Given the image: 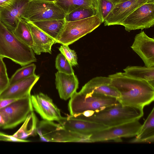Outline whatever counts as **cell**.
<instances>
[{"mask_svg":"<svg viewBox=\"0 0 154 154\" xmlns=\"http://www.w3.org/2000/svg\"><path fill=\"white\" fill-rule=\"evenodd\" d=\"M114 4L109 0H98V15L102 23L104 22Z\"/></svg>","mask_w":154,"mask_h":154,"instance_id":"f1b7e54d","label":"cell"},{"mask_svg":"<svg viewBox=\"0 0 154 154\" xmlns=\"http://www.w3.org/2000/svg\"><path fill=\"white\" fill-rule=\"evenodd\" d=\"M26 21L32 34L33 42L32 48L34 53L37 55H40L41 53L51 54L52 47L56 43V41L32 22Z\"/></svg>","mask_w":154,"mask_h":154,"instance_id":"d6986e66","label":"cell"},{"mask_svg":"<svg viewBox=\"0 0 154 154\" xmlns=\"http://www.w3.org/2000/svg\"><path fill=\"white\" fill-rule=\"evenodd\" d=\"M98 14L96 9L91 7L83 8L74 10L65 15L66 21L70 22L80 20Z\"/></svg>","mask_w":154,"mask_h":154,"instance_id":"484cf974","label":"cell"},{"mask_svg":"<svg viewBox=\"0 0 154 154\" xmlns=\"http://www.w3.org/2000/svg\"><path fill=\"white\" fill-rule=\"evenodd\" d=\"M55 66L59 72L69 74H74L72 66L61 53L58 54L56 57Z\"/></svg>","mask_w":154,"mask_h":154,"instance_id":"83f0119b","label":"cell"},{"mask_svg":"<svg viewBox=\"0 0 154 154\" xmlns=\"http://www.w3.org/2000/svg\"><path fill=\"white\" fill-rule=\"evenodd\" d=\"M114 4L123 2L129 0H109Z\"/></svg>","mask_w":154,"mask_h":154,"instance_id":"d590c367","label":"cell"},{"mask_svg":"<svg viewBox=\"0 0 154 154\" xmlns=\"http://www.w3.org/2000/svg\"><path fill=\"white\" fill-rule=\"evenodd\" d=\"M5 124V121L2 116L0 114V127L2 128Z\"/></svg>","mask_w":154,"mask_h":154,"instance_id":"836d02e7","label":"cell"},{"mask_svg":"<svg viewBox=\"0 0 154 154\" xmlns=\"http://www.w3.org/2000/svg\"><path fill=\"white\" fill-rule=\"evenodd\" d=\"M65 14L54 2L31 0L22 18L31 22L64 19Z\"/></svg>","mask_w":154,"mask_h":154,"instance_id":"52a82bcc","label":"cell"},{"mask_svg":"<svg viewBox=\"0 0 154 154\" xmlns=\"http://www.w3.org/2000/svg\"><path fill=\"white\" fill-rule=\"evenodd\" d=\"M131 48L140 57L146 66H154V39L143 32L136 35Z\"/></svg>","mask_w":154,"mask_h":154,"instance_id":"9a60e30c","label":"cell"},{"mask_svg":"<svg viewBox=\"0 0 154 154\" xmlns=\"http://www.w3.org/2000/svg\"><path fill=\"white\" fill-rule=\"evenodd\" d=\"M143 115V108L124 106L119 103L103 110L94 112L88 117H70L109 127L139 120Z\"/></svg>","mask_w":154,"mask_h":154,"instance_id":"7a4b0ae2","label":"cell"},{"mask_svg":"<svg viewBox=\"0 0 154 154\" xmlns=\"http://www.w3.org/2000/svg\"><path fill=\"white\" fill-rule=\"evenodd\" d=\"M119 103L116 98L76 92L70 98L68 108L70 115L74 116L88 110L97 112Z\"/></svg>","mask_w":154,"mask_h":154,"instance_id":"277c9868","label":"cell"},{"mask_svg":"<svg viewBox=\"0 0 154 154\" xmlns=\"http://www.w3.org/2000/svg\"><path fill=\"white\" fill-rule=\"evenodd\" d=\"M57 122L66 129L89 136L98 131L108 128L94 122L72 118L69 116L66 117H62Z\"/></svg>","mask_w":154,"mask_h":154,"instance_id":"e0dca14e","label":"cell"},{"mask_svg":"<svg viewBox=\"0 0 154 154\" xmlns=\"http://www.w3.org/2000/svg\"><path fill=\"white\" fill-rule=\"evenodd\" d=\"M33 108L44 120L58 121L62 116L60 109L47 95L42 93L31 96Z\"/></svg>","mask_w":154,"mask_h":154,"instance_id":"7c38bea8","label":"cell"},{"mask_svg":"<svg viewBox=\"0 0 154 154\" xmlns=\"http://www.w3.org/2000/svg\"><path fill=\"white\" fill-rule=\"evenodd\" d=\"M111 79L110 85L119 92L118 99L123 105L143 107L154 99V86L148 82L134 78L119 72L108 76Z\"/></svg>","mask_w":154,"mask_h":154,"instance_id":"6da1fadb","label":"cell"},{"mask_svg":"<svg viewBox=\"0 0 154 154\" xmlns=\"http://www.w3.org/2000/svg\"><path fill=\"white\" fill-rule=\"evenodd\" d=\"M102 23L98 14L80 20L66 21L56 42L69 46L92 32Z\"/></svg>","mask_w":154,"mask_h":154,"instance_id":"8992f818","label":"cell"},{"mask_svg":"<svg viewBox=\"0 0 154 154\" xmlns=\"http://www.w3.org/2000/svg\"><path fill=\"white\" fill-rule=\"evenodd\" d=\"M148 0H129L114 4L104 22L105 26L119 25L137 8Z\"/></svg>","mask_w":154,"mask_h":154,"instance_id":"4fadbf2b","label":"cell"},{"mask_svg":"<svg viewBox=\"0 0 154 154\" xmlns=\"http://www.w3.org/2000/svg\"><path fill=\"white\" fill-rule=\"evenodd\" d=\"M39 78L35 74L9 85L0 92V99H18L31 96V91Z\"/></svg>","mask_w":154,"mask_h":154,"instance_id":"5bb4252c","label":"cell"},{"mask_svg":"<svg viewBox=\"0 0 154 154\" xmlns=\"http://www.w3.org/2000/svg\"><path fill=\"white\" fill-rule=\"evenodd\" d=\"M147 2H154V0H148Z\"/></svg>","mask_w":154,"mask_h":154,"instance_id":"74e56055","label":"cell"},{"mask_svg":"<svg viewBox=\"0 0 154 154\" xmlns=\"http://www.w3.org/2000/svg\"><path fill=\"white\" fill-rule=\"evenodd\" d=\"M54 2L65 14L83 8H94L98 11V0H55Z\"/></svg>","mask_w":154,"mask_h":154,"instance_id":"603a6c76","label":"cell"},{"mask_svg":"<svg viewBox=\"0 0 154 154\" xmlns=\"http://www.w3.org/2000/svg\"><path fill=\"white\" fill-rule=\"evenodd\" d=\"M17 99H0V109L6 107Z\"/></svg>","mask_w":154,"mask_h":154,"instance_id":"d6a6232c","label":"cell"},{"mask_svg":"<svg viewBox=\"0 0 154 154\" xmlns=\"http://www.w3.org/2000/svg\"><path fill=\"white\" fill-rule=\"evenodd\" d=\"M8 141L16 142H27L30 141L26 140L17 139L11 135L0 131V141Z\"/></svg>","mask_w":154,"mask_h":154,"instance_id":"1f68e13d","label":"cell"},{"mask_svg":"<svg viewBox=\"0 0 154 154\" xmlns=\"http://www.w3.org/2000/svg\"><path fill=\"white\" fill-rule=\"evenodd\" d=\"M59 49L72 66L78 65L76 54L74 50L70 49L68 45H62L60 46Z\"/></svg>","mask_w":154,"mask_h":154,"instance_id":"f546056e","label":"cell"},{"mask_svg":"<svg viewBox=\"0 0 154 154\" xmlns=\"http://www.w3.org/2000/svg\"><path fill=\"white\" fill-rule=\"evenodd\" d=\"M20 128L12 135L20 139L36 135L38 124L37 119L33 111L30 112Z\"/></svg>","mask_w":154,"mask_h":154,"instance_id":"7402d4cb","label":"cell"},{"mask_svg":"<svg viewBox=\"0 0 154 154\" xmlns=\"http://www.w3.org/2000/svg\"><path fill=\"white\" fill-rule=\"evenodd\" d=\"M111 79L109 76L94 78L83 86L80 92L85 94L94 93L116 98L118 99L120 94L118 90L111 85Z\"/></svg>","mask_w":154,"mask_h":154,"instance_id":"2e32d148","label":"cell"},{"mask_svg":"<svg viewBox=\"0 0 154 154\" xmlns=\"http://www.w3.org/2000/svg\"><path fill=\"white\" fill-rule=\"evenodd\" d=\"M36 68L34 63H30L18 69L9 79V85L35 74Z\"/></svg>","mask_w":154,"mask_h":154,"instance_id":"4316f807","label":"cell"},{"mask_svg":"<svg viewBox=\"0 0 154 154\" xmlns=\"http://www.w3.org/2000/svg\"><path fill=\"white\" fill-rule=\"evenodd\" d=\"M66 22L64 19H63L47 20L32 23L56 41Z\"/></svg>","mask_w":154,"mask_h":154,"instance_id":"44dd1931","label":"cell"},{"mask_svg":"<svg viewBox=\"0 0 154 154\" xmlns=\"http://www.w3.org/2000/svg\"><path fill=\"white\" fill-rule=\"evenodd\" d=\"M56 89L60 97L66 100L76 92L79 87V81L76 75L57 72L55 74Z\"/></svg>","mask_w":154,"mask_h":154,"instance_id":"ac0fdd59","label":"cell"},{"mask_svg":"<svg viewBox=\"0 0 154 154\" xmlns=\"http://www.w3.org/2000/svg\"><path fill=\"white\" fill-rule=\"evenodd\" d=\"M11 0H0V8L9 2Z\"/></svg>","mask_w":154,"mask_h":154,"instance_id":"e575fe53","label":"cell"},{"mask_svg":"<svg viewBox=\"0 0 154 154\" xmlns=\"http://www.w3.org/2000/svg\"><path fill=\"white\" fill-rule=\"evenodd\" d=\"M33 110L31 96L16 100L0 109V114L5 121L4 125L2 128L9 129L16 127L23 122Z\"/></svg>","mask_w":154,"mask_h":154,"instance_id":"ba28073f","label":"cell"},{"mask_svg":"<svg viewBox=\"0 0 154 154\" xmlns=\"http://www.w3.org/2000/svg\"><path fill=\"white\" fill-rule=\"evenodd\" d=\"M154 24V2H147L130 14L120 24L128 32L147 29Z\"/></svg>","mask_w":154,"mask_h":154,"instance_id":"30bf717a","label":"cell"},{"mask_svg":"<svg viewBox=\"0 0 154 154\" xmlns=\"http://www.w3.org/2000/svg\"><path fill=\"white\" fill-rule=\"evenodd\" d=\"M123 70L128 76L146 81L154 86V66H128Z\"/></svg>","mask_w":154,"mask_h":154,"instance_id":"cb8c5ba5","label":"cell"},{"mask_svg":"<svg viewBox=\"0 0 154 154\" xmlns=\"http://www.w3.org/2000/svg\"><path fill=\"white\" fill-rule=\"evenodd\" d=\"M136 120L116 126L108 127L92 134L90 139L91 142L113 140L120 141L122 137L136 136L142 125Z\"/></svg>","mask_w":154,"mask_h":154,"instance_id":"9c48e42d","label":"cell"},{"mask_svg":"<svg viewBox=\"0 0 154 154\" xmlns=\"http://www.w3.org/2000/svg\"><path fill=\"white\" fill-rule=\"evenodd\" d=\"M9 81L5 65L0 56V92L9 85Z\"/></svg>","mask_w":154,"mask_h":154,"instance_id":"4dcf8cb0","label":"cell"},{"mask_svg":"<svg viewBox=\"0 0 154 154\" xmlns=\"http://www.w3.org/2000/svg\"><path fill=\"white\" fill-rule=\"evenodd\" d=\"M11 32L20 41L32 48L33 44L32 36L25 20L21 19L16 28Z\"/></svg>","mask_w":154,"mask_h":154,"instance_id":"d4e9b609","label":"cell"},{"mask_svg":"<svg viewBox=\"0 0 154 154\" xmlns=\"http://www.w3.org/2000/svg\"><path fill=\"white\" fill-rule=\"evenodd\" d=\"M37 133L46 142H91V136L66 129L60 124L44 120L38 124Z\"/></svg>","mask_w":154,"mask_h":154,"instance_id":"5b68a950","label":"cell"},{"mask_svg":"<svg viewBox=\"0 0 154 154\" xmlns=\"http://www.w3.org/2000/svg\"><path fill=\"white\" fill-rule=\"evenodd\" d=\"M31 0H11L0 8V21L10 31L17 27Z\"/></svg>","mask_w":154,"mask_h":154,"instance_id":"8fae6325","label":"cell"},{"mask_svg":"<svg viewBox=\"0 0 154 154\" xmlns=\"http://www.w3.org/2000/svg\"><path fill=\"white\" fill-rule=\"evenodd\" d=\"M0 56L22 66L37 60L32 48L19 39L0 21Z\"/></svg>","mask_w":154,"mask_h":154,"instance_id":"3957f363","label":"cell"},{"mask_svg":"<svg viewBox=\"0 0 154 154\" xmlns=\"http://www.w3.org/2000/svg\"><path fill=\"white\" fill-rule=\"evenodd\" d=\"M136 137L131 142H154V108L142 125Z\"/></svg>","mask_w":154,"mask_h":154,"instance_id":"ffe728a7","label":"cell"},{"mask_svg":"<svg viewBox=\"0 0 154 154\" xmlns=\"http://www.w3.org/2000/svg\"><path fill=\"white\" fill-rule=\"evenodd\" d=\"M38 0V1H47V2H54V1H55V0Z\"/></svg>","mask_w":154,"mask_h":154,"instance_id":"8d00e7d4","label":"cell"}]
</instances>
